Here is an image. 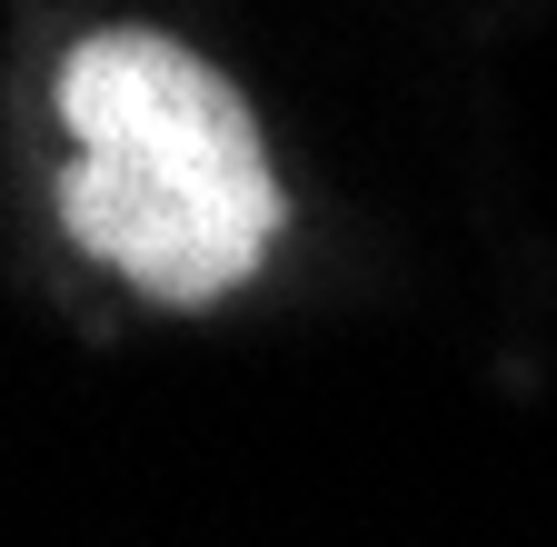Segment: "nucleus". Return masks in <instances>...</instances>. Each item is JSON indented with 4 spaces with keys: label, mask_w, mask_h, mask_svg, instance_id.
<instances>
[{
    "label": "nucleus",
    "mask_w": 557,
    "mask_h": 547,
    "mask_svg": "<svg viewBox=\"0 0 557 547\" xmlns=\"http://www.w3.org/2000/svg\"><path fill=\"white\" fill-rule=\"evenodd\" d=\"M60 129L81 140L60 170V229L160 309L230 299L289 220L249 100L170 30L70 40Z\"/></svg>",
    "instance_id": "obj_1"
}]
</instances>
